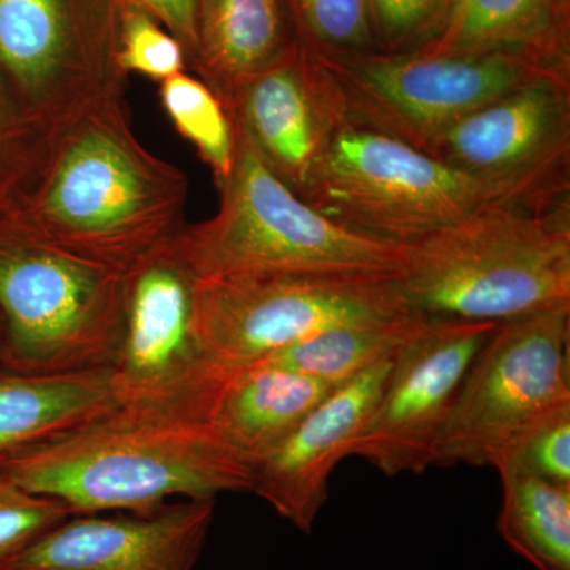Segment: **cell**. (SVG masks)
<instances>
[{
    "mask_svg": "<svg viewBox=\"0 0 570 570\" xmlns=\"http://www.w3.org/2000/svg\"><path fill=\"white\" fill-rule=\"evenodd\" d=\"M189 183L134 132L124 94L47 130L3 219L18 230L127 273L178 235Z\"/></svg>",
    "mask_w": 570,
    "mask_h": 570,
    "instance_id": "6da1fadb",
    "label": "cell"
},
{
    "mask_svg": "<svg viewBox=\"0 0 570 570\" xmlns=\"http://www.w3.org/2000/svg\"><path fill=\"white\" fill-rule=\"evenodd\" d=\"M0 472L73 515L148 513L175 497L216 499L250 491L254 475L205 419L127 406L3 460Z\"/></svg>",
    "mask_w": 570,
    "mask_h": 570,
    "instance_id": "7a4b0ae2",
    "label": "cell"
},
{
    "mask_svg": "<svg viewBox=\"0 0 570 570\" xmlns=\"http://www.w3.org/2000/svg\"><path fill=\"white\" fill-rule=\"evenodd\" d=\"M395 281L428 317L504 324L570 306V206H483L404 247Z\"/></svg>",
    "mask_w": 570,
    "mask_h": 570,
    "instance_id": "3957f363",
    "label": "cell"
},
{
    "mask_svg": "<svg viewBox=\"0 0 570 570\" xmlns=\"http://www.w3.org/2000/svg\"><path fill=\"white\" fill-rule=\"evenodd\" d=\"M234 127V171L217 189L219 209L204 223L184 225L171 239L197 279L401 272L403 246L356 234L318 213L273 174L246 134Z\"/></svg>",
    "mask_w": 570,
    "mask_h": 570,
    "instance_id": "277c9868",
    "label": "cell"
},
{
    "mask_svg": "<svg viewBox=\"0 0 570 570\" xmlns=\"http://www.w3.org/2000/svg\"><path fill=\"white\" fill-rule=\"evenodd\" d=\"M126 273L40 242L0 219V365L59 374L111 367Z\"/></svg>",
    "mask_w": 570,
    "mask_h": 570,
    "instance_id": "5b68a950",
    "label": "cell"
},
{
    "mask_svg": "<svg viewBox=\"0 0 570 570\" xmlns=\"http://www.w3.org/2000/svg\"><path fill=\"white\" fill-rule=\"evenodd\" d=\"M316 56L335 78L347 122L423 153L453 124L499 97L540 78L570 75V58L538 51Z\"/></svg>",
    "mask_w": 570,
    "mask_h": 570,
    "instance_id": "8992f818",
    "label": "cell"
},
{
    "mask_svg": "<svg viewBox=\"0 0 570 570\" xmlns=\"http://www.w3.org/2000/svg\"><path fill=\"white\" fill-rule=\"evenodd\" d=\"M298 197L341 227L403 247L483 206L508 204L436 157L351 122Z\"/></svg>",
    "mask_w": 570,
    "mask_h": 570,
    "instance_id": "52a82bcc",
    "label": "cell"
},
{
    "mask_svg": "<svg viewBox=\"0 0 570 570\" xmlns=\"http://www.w3.org/2000/svg\"><path fill=\"white\" fill-rule=\"evenodd\" d=\"M396 275H268L198 279L204 354L224 385L239 371L326 328L417 314Z\"/></svg>",
    "mask_w": 570,
    "mask_h": 570,
    "instance_id": "ba28073f",
    "label": "cell"
},
{
    "mask_svg": "<svg viewBox=\"0 0 570 570\" xmlns=\"http://www.w3.org/2000/svg\"><path fill=\"white\" fill-rule=\"evenodd\" d=\"M570 306L499 324L464 374L434 466L493 468L535 420L570 403Z\"/></svg>",
    "mask_w": 570,
    "mask_h": 570,
    "instance_id": "9c48e42d",
    "label": "cell"
},
{
    "mask_svg": "<svg viewBox=\"0 0 570 570\" xmlns=\"http://www.w3.org/2000/svg\"><path fill=\"white\" fill-rule=\"evenodd\" d=\"M124 0H0V78L47 132L126 91Z\"/></svg>",
    "mask_w": 570,
    "mask_h": 570,
    "instance_id": "30bf717a",
    "label": "cell"
},
{
    "mask_svg": "<svg viewBox=\"0 0 570 570\" xmlns=\"http://www.w3.org/2000/svg\"><path fill=\"white\" fill-rule=\"evenodd\" d=\"M197 281L171 242L126 273L121 341L110 367L118 406L186 412L208 422L223 385L198 336Z\"/></svg>",
    "mask_w": 570,
    "mask_h": 570,
    "instance_id": "8fae6325",
    "label": "cell"
},
{
    "mask_svg": "<svg viewBox=\"0 0 570 570\" xmlns=\"http://www.w3.org/2000/svg\"><path fill=\"white\" fill-rule=\"evenodd\" d=\"M426 154L509 205L570 206V75L540 78L464 116Z\"/></svg>",
    "mask_w": 570,
    "mask_h": 570,
    "instance_id": "7c38bea8",
    "label": "cell"
},
{
    "mask_svg": "<svg viewBox=\"0 0 570 570\" xmlns=\"http://www.w3.org/2000/svg\"><path fill=\"white\" fill-rule=\"evenodd\" d=\"M499 324L423 317L392 367L351 456L382 474H422L436 463L439 439L472 360Z\"/></svg>",
    "mask_w": 570,
    "mask_h": 570,
    "instance_id": "4fadbf2b",
    "label": "cell"
},
{
    "mask_svg": "<svg viewBox=\"0 0 570 570\" xmlns=\"http://www.w3.org/2000/svg\"><path fill=\"white\" fill-rule=\"evenodd\" d=\"M223 105L273 174L298 195L347 124L335 78L299 41Z\"/></svg>",
    "mask_w": 570,
    "mask_h": 570,
    "instance_id": "5bb4252c",
    "label": "cell"
},
{
    "mask_svg": "<svg viewBox=\"0 0 570 570\" xmlns=\"http://www.w3.org/2000/svg\"><path fill=\"white\" fill-rule=\"evenodd\" d=\"M216 499H184L148 513L71 515L11 570H194Z\"/></svg>",
    "mask_w": 570,
    "mask_h": 570,
    "instance_id": "9a60e30c",
    "label": "cell"
},
{
    "mask_svg": "<svg viewBox=\"0 0 570 570\" xmlns=\"http://www.w3.org/2000/svg\"><path fill=\"white\" fill-rule=\"evenodd\" d=\"M393 355L333 390L254 468L250 491L303 534L313 532L328 499L330 475L341 460L351 456L365 430L387 381Z\"/></svg>",
    "mask_w": 570,
    "mask_h": 570,
    "instance_id": "2e32d148",
    "label": "cell"
},
{
    "mask_svg": "<svg viewBox=\"0 0 570 570\" xmlns=\"http://www.w3.org/2000/svg\"><path fill=\"white\" fill-rule=\"evenodd\" d=\"M335 389L287 367L255 363L220 387L208 423L254 471Z\"/></svg>",
    "mask_w": 570,
    "mask_h": 570,
    "instance_id": "e0dca14e",
    "label": "cell"
},
{
    "mask_svg": "<svg viewBox=\"0 0 570 570\" xmlns=\"http://www.w3.org/2000/svg\"><path fill=\"white\" fill-rule=\"evenodd\" d=\"M296 43L285 0H198L189 70L224 104Z\"/></svg>",
    "mask_w": 570,
    "mask_h": 570,
    "instance_id": "ac0fdd59",
    "label": "cell"
},
{
    "mask_svg": "<svg viewBox=\"0 0 570 570\" xmlns=\"http://www.w3.org/2000/svg\"><path fill=\"white\" fill-rule=\"evenodd\" d=\"M569 18V0H442L425 36L407 51H538L570 58Z\"/></svg>",
    "mask_w": 570,
    "mask_h": 570,
    "instance_id": "d6986e66",
    "label": "cell"
},
{
    "mask_svg": "<svg viewBox=\"0 0 570 570\" xmlns=\"http://www.w3.org/2000/svg\"><path fill=\"white\" fill-rule=\"evenodd\" d=\"M115 407L110 367L39 374L0 365V463Z\"/></svg>",
    "mask_w": 570,
    "mask_h": 570,
    "instance_id": "ffe728a7",
    "label": "cell"
},
{
    "mask_svg": "<svg viewBox=\"0 0 570 570\" xmlns=\"http://www.w3.org/2000/svg\"><path fill=\"white\" fill-rule=\"evenodd\" d=\"M502 502L498 532L538 570H570V485L498 471Z\"/></svg>",
    "mask_w": 570,
    "mask_h": 570,
    "instance_id": "44dd1931",
    "label": "cell"
},
{
    "mask_svg": "<svg viewBox=\"0 0 570 570\" xmlns=\"http://www.w3.org/2000/svg\"><path fill=\"white\" fill-rule=\"evenodd\" d=\"M423 317L422 314H409L387 321L332 326L258 363L287 367L340 387L374 363L395 354Z\"/></svg>",
    "mask_w": 570,
    "mask_h": 570,
    "instance_id": "7402d4cb",
    "label": "cell"
},
{
    "mask_svg": "<svg viewBox=\"0 0 570 570\" xmlns=\"http://www.w3.org/2000/svg\"><path fill=\"white\" fill-rule=\"evenodd\" d=\"M160 104L178 134L212 170L217 189L234 171L236 134L219 97L187 71L159 82Z\"/></svg>",
    "mask_w": 570,
    "mask_h": 570,
    "instance_id": "603a6c76",
    "label": "cell"
},
{
    "mask_svg": "<svg viewBox=\"0 0 570 570\" xmlns=\"http://www.w3.org/2000/svg\"><path fill=\"white\" fill-rule=\"evenodd\" d=\"M303 47L318 56L376 50L367 0H285Z\"/></svg>",
    "mask_w": 570,
    "mask_h": 570,
    "instance_id": "cb8c5ba5",
    "label": "cell"
},
{
    "mask_svg": "<svg viewBox=\"0 0 570 570\" xmlns=\"http://www.w3.org/2000/svg\"><path fill=\"white\" fill-rule=\"evenodd\" d=\"M493 468L570 485V403L535 420L504 450Z\"/></svg>",
    "mask_w": 570,
    "mask_h": 570,
    "instance_id": "d4e9b609",
    "label": "cell"
},
{
    "mask_svg": "<svg viewBox=\"0 0 570 570\" xmlns=\"http://www.w3.org/2000/svg\"><path fill=\"white\" fill-rule=\"evenodd\" d=\"M71 515L58 499L22 489L0 472V570H11L37 540Z\"/></svg>",
    "mask_w": 570,
    "mask_h": 570,
    "instance_id": "484cf974",
    "label": "cell"
},
{
    "mask_svg": "<svg viewBox=\"0 0 570 570\" xmlns=\"http://www.w3.org/2000/svg\"><path fill=\"white\" fill-rule=\"evenodd\" d=\"M119 66L124 73L163 82L187 71L183 45L148 11L124 0Z\"/></svg>",
    "mask_w": 570,
    "mask_h": 570,
    "instance_id": "4316f807",
    "label": "cell"
},
{
    "mask_svg": "<svg viewBox=\"0 0 570 570\" xmlns=\"http://www.w3.org/2000/svg\"><path fill=\"white\" fill-rule=\"evenodd\" d=\"M45 130L7 96L0 78V212L13 204L39 154Z\"/></svg>",
    "mask_w": 570,
    "mask_h": 570,
    "instance_id": "83f0119b",
    "label": "cell"
},
{
    "mask_svg": "<svg viewBox=\"0 0 570 570\" xmlns=\"http://www.w3.org/2000/svg\"><path fill=\"white\" fill-rule=\"evenodd\" d=\"M442 0H367L376 50L407 51L425 36Z\"/></svg>",
    "mask_w": 570,
    "mask_h": 570,
    "instance_id": "f1b7e54d",
    "label": "cell"
},
{
    "mask_svg": "<svg viewBox=\"0 0 570 570\" xmlns=\"http://www.w3.org/2000/svg\"><path fill=\"white\" fill-rule=\"evenodd\" d=\"M160 22L186 52L187 70L195 50L198 0H129Z\"/></svg>",
    "mask_w": 570,
    "mask_h": 570,
    "instance_id": "f546056e",
    "label": "cell"
},
{
    "mask_svg": "<svg viewBox=\"0 0 570 570\" xmlns=\"http://www.w3.org/2000/svg\"><path fill=\"white\" fill-rule=\"evenodd\" d=\"M2 340H3V318L0 316V348H2Z\"/></svg>",
    "mask_w": 570,
    "mask_h": 570,
    "instance_id": "4dcf8cb0",
    "label": "cell"
},
{
    "mask_svg": "<svg viewBox=\"0 0 570 570\" xmlns=\"http://www.w3.org/2000/svg\"><path fill=\"white\" fill-rule=\"evenodd\" d=\"M2 216H3V214H2V213H0V219H2Z\"/></svg>",
    "mask_w": 570,
    "mask_h": 570,
    "instance_id": "1f68e13d",
    "label": "cell"
}]
</instances>
